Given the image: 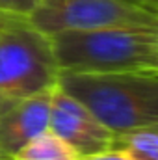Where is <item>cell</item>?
I'll use <instances>...</instances> for the list:
<instances>
[{"instance_id": "6da1fadb", "label": "cell", "mask_w": 158, "mask_h": 160, "mask_svg": "<svg viewBox=\"0 0 158 160\" xmlns=\"http://www.w3.org/2000/svg\"><path fill=\"white\" fill-rule=\"evenodd\" d=\"M58 86L114 134L158 125V71H60Z\"/></svg>"}, {"instance_id": "3957f363", "label": "cell", "mask_w": 158, "mask_h": 160, "mask_svg": "<svg viewBox=\"0 0 158 160\" xmlns=\"http://www.w3.org/2000/svg\"><path fill=\"white\" fill-rule=\"evenodd\" d=\"M58 77L50 36L37 30L28 17L0 13V99L52 91Z\"/></svg>"}, {"instance_id": "8992f818", "label": "cell", "mask_w": 158, "mask_h": 160, "mask_svg": "<svg viewBox=\"0 0 158 160\" xmlns=\"http://www.w3.org/2000/svg\"><path fill=\"white\" fill-rule=\"evenodd\" d=\"M50 97L52 91L0 99V160H13L26 143L48 130Z\"/></svg>"}, {"instance_id": "7c38bea8", "label": "cell", "mask_w": 158, "mask_h": 160, "mask_svg": "<svg viewBox=\"0 0 158 160\" xmlns=\"http://www.w3.org/2000/svg\"><path fill=\"white\" fill-rule=\"evenodd\" d=\"M155 36H156V48H158V24H156V28H155Z\"/></svg>"}, {"instance_id": "9c48e42d", "label": "cell", "mask_w": 158, "mask_h": 160, "mask_svg": "<svg viewBox=\"0 0 158 160\" xmlns=\"http://www.w3.org/2000/svg\"><path fill=\"white\" fill-rule=\"evenodd\" d=\"M41 0H0V13L30 17Z\"/></svg>"}, {"instance_id": "30bf717a", "label": "cell", "mask_w": 158, "mask_h": 160, "mask_svg": "<svg viewBox=\"0 0 158 160\" xmlns=\"http://www.w3.org/2000/svg\"><path fill=\"white\" fill-rule=\"evenodd\" d=\"M84 160H138L119 149H110V151H104V153H99V155H93V157H86Z\"/></svg>"}, {"instance_id": "7a4b0ae2", "label": "cell", "mask_w": 158, "mask_h": 160, "mask_svg": "<svg viewBox=\"0 0 158 160\" xmlns=\"http://www.w3.org/2000/svg\"><path fill=\"white\" fill-rule=\"evenodd\" d=\"M50 39L58 67L65 73L158 71L155 30H69L54 34Z\"/></svg>"}, {"instance_id": "8fae6325", "label": "cell", "mask_w": 158, "mask_h": 160, "mask_svg": "<svg viewBox=\"0 0 158 160\" xmlns=\"http://www.w3.org/2000/svg\"><path fill=\"white\" fill-rule=\"evenodd\" d=\"M134 2H140V4H143V6H149V8H153V9H158V0H134Z\"/></svg>"}, {"instance_id": "277c9868", "label": "cell", "mask_w": 158, "mask_h": 160, "mask_svg": "<svg viewBox=\"0 0 158 160\" xmlns=\"http://www.w3.org/2000/svg\"><path fill=\"white\" fill-rule=\"evenodd\" d=\"M28 21L47 36L101 28L155 30L158 9L134 0H41Z\"/></svg>"}, {"instance_id": "5b68a950", "label": "cell", "mask_w": 158, "mask_h": 160, "mask_svg": "<svg viewBox=\"0 0 158 160\" xmlns=\"http://www.w3.org/2000/svg\"><path fill=\"white\" fill-rule=\"evenodd\" d=\"M48 130L67 142L84 158L114 149L116 134L60 86L52 89Z\"/></svg>"}, {"instance_id": "ba28073f", "label": "cell", "mask_w": 158, "mask_h": 160, "mask_svg": "<svg viewBox=\"0 0 158 160\" xmlns=\"http://www.w3.org/2000/svg\"><path fill=\"white\" fill-rule=\"evenodd\" d=\"M114 149L138 160H158V125L116 134Z\"/></svg>"}, {"instance_id": "52a82bcc", "label": "cell", "mask_w": 158, "mask_h": 160, "mask_svg": "<svg viewBox=\"0 0 158 160\" xmlns=\"http://www.w3.org/2000/svg\"><path fill=\"white\" fill-rule=\"evenodd\" d=\"M13 160H84V157L67 142L47 130L26 143Z\"/></svg>"}]
</instances>
